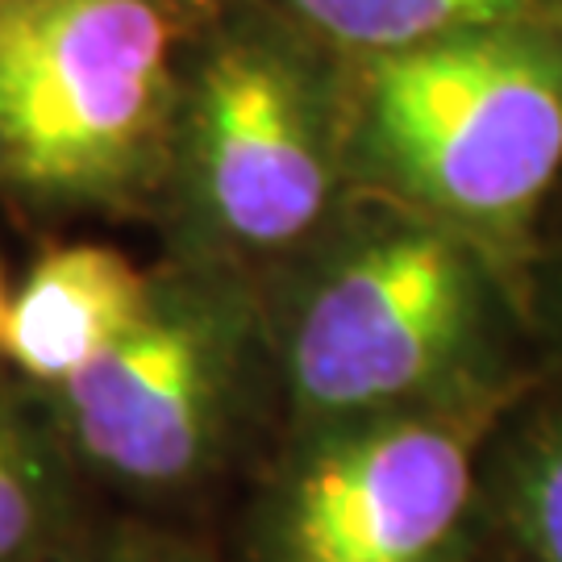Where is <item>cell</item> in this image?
Wrapping results in <instances>:
<instances>
[{
    "mask_svg": "<svg viewBox=\"0 0 562 562\" xmlns=\"http://www.w3.org/2000/svg\"><path fill=\"white\" fill-rule=\"evenodd\" d=\"M346 180V121L271 34H229L180 92L162 192L183 250L259 276L322 238Z\"/></svg>",
    "mask_w": 562,
    "mask_h": 562,
    "instance_id": "5b68a950",
    "label": "cell"
},
{
    "mask_svg": "<svg viewBox=\"0 0 562 562\" xmlns=\"http://www.w3.org/2000/svg\"><path fill=\"white\" fill-rule=\"evenodd\" d=\"M271 355L262 280L180 255L83 375L55 392V429L104 480L146 496L188 492L217 471Z\"/></svg>",
    "mask_w": 562,
    "mask_h": 562,
    "instance_id": "277c9868",
    "label": "cell"
},
{
    "mask_svg": "<svg viewBox=\"0 0 562 562\" xmlns=\"http://www.w3.org/2000/svg\"><path fill=\"white\" fill-rule=\"evenodd\" d=\"M308 246L301 276L267 304L296 438L483 387L475 362L496 301L487 250L392 201Z\"/></svg>",
    "mask_w": 562,
    "mask_h": 562,
    "instance_id": "7a4b0ae2",
    "label": "cell"
},
{
    "mask_svg": "<svg viewBox=\"0 0 562 562\" xmlns=\"http://www.w3.org/2000/svg\"><path fill=\"white\" fill-rule=\"evenodd\" d=\"M554 9L559 0H288V13L308 34L359 59L475 30L559 21Z\"/></svg>",
    "mask_w": 562,
    "mask_h": 562,
    "instance_id": "ba28073f",
    "label": "cell"
},
{
    "mask_svg": "<svg viewBox=\"0 0 562 562\" xmlns=\"http://www.w3.org/2000/svg\"><path fill=\"white\" fill-rule=\"evenodd\" d=\"M4 317H9V292H4V276H0V329H4Z\"/></svg>",
    "mask_w": 562,
    "mask_h": 562,
    "instance_id": "7c38bea8",
    "label": "cell"
},
{
    "mask_svg": "<svg viewBox=\"0 0 562 562\" xmlns=\"http://www.w3.org/2000/svg\"><path fill=\"white\" fill-rule=\"evenodd\" d=\"M508 521L533 562H562V417L529 429L508 462Z\"/></svg>",
    "mask_w": 562,
    "mask_h": 562,
    "instance_id": "30bf717a",
    "label": "cell"
},
{
    "mask_svg": "<svg viewBox=\"0 0 562 562\" xmlns=\"http://www.w3.org/2000/svg\"><path fill=\"white\" fill-rule=\"evenodd\" d=\"M59 562H201L188 554L183 546L159 542V538H142V533H113L104 542L71 546Z\"/></svg>",
    "mask_w": 562,
    "mask_h": 562,
    "instance_id": "8fae6325",
    "label": "cell"
},
{
    "mask_svg": "<svg viewBox=\"0 0 562 562\" xmlns=\"http://www.w3.org/2000/svg\"><path fill=\"white\" fill-rule=\"evenodd\" d=\"M63 442L0 387V562H59L67 533Z\"/></svg>",
    "mask_w": 562,
    "mask_h": 562,
    "instance_id": "9c48e42d",
    "label": "cell"
},
{
    "mask_svg": "<svg viewBox=\"0 0 562 562\" xmlns=\"http://www.w3.org/2000/svg\"><path fill=\"white\" fill-rule=\"evenodd\" d=\"M150 276L113 246L76 241L42 255L0 329V359L38 387L59 392L138 322Z\"/></svg>",
    "mask_w": 562,
    "mask_h": 562,
    "instance_id": "52a82bcc",
    "label": "cell"
},
{
    "mask_svg": "<svg viewBox=\"0 0 562 562\" xmlns=\"http://www.w3.org/2000/svg\"><path fill=\"white\" fill-rule=\"evenodd\" d=\"M176 46L167 0H0V188L46 213L159 196Z\"/></svg>",
    "mask_w": 562,
    "mask_h": 562,
    "instance_id": "3957f363",
    "label": "cell"
},
{
    "mask_svg": "<svg viewBox=\"0 0 562 562\" xmlns=\"http://www.w3.org/2000/svg\"><path fill=\"white\" fill-rule=\"evenodd\" d=\"M501 392L301 434L255 529V562H446Z\"/></svg>",
    "mask_w": 562,
    "mask_h": 562,
    "instance_id": "8992f818",
    "label": "cell"
},
{
    "mask_svg": "<svg viewBox=\"0 0 562 562\" xmlns=\"http://www.w3.org/2000/svg\"><path fill=\"white\" fill-rule=\"evenodd\" d=\"M346 176L492 259L513 250L562 176V21L362 59Z\"/></svg>",
    "mask_w": 562,
    "mask_h": 562,
    "instance_id": "6da1fadb",
    "label": "cell"
}]
</instances>
